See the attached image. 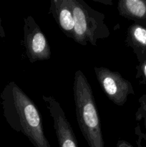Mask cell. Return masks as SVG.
Returning a JSON list of instances; mask_svg holds the SVG:
<instances>
[{
  "label": "cell",
  "mask_w": 146,
  "mask_h": 147,
  "mask_svg": "<svg viewBox=\"0 0 146 147\" xmlns=\"http://www.w3.org/2000/svg\"><path fill=\"white\" fill-rule=\"evenodd\" d=\"M73 95L77 123L89 147H104L101 122L92 90L80 70L74 73Z\"/></svg>",
  "instance_id": "obj_2"
},
{
  "label": "cell",
  "mask_w": 146,
  "mask_h": 147,
  "mask_svg": "<svg viewBox=\"0 0 146 147\" xmlns=\"http://www.w3.org/2000/svg\"><path fill=\"white\" fill-rule=\"evenodd\" d=\"M138 102L140 103V107L138 108L137 112L135 113V119L138 121H141L142 119L144 120L145 133H142L140 125H137V128L138 129L139 133H140V136H142L143 139L146 140V94L143 95L139 98Z\"/></svg>",
  "instance_id": "obj_10"
},
{
  "label": "cell",
  "mask_w": 146,
  "mask_h": 147,
  "mask_svg": "<svg viewBox=\"0 0 146 147\" xmlns=\"http://www.w3.org/2000/svg\"><path fill=\"white\" fill-rule=\"evenodd\" d=\"M71 4L74 20V42L83 46L88 42L97 46L99 40L110 36L102 13L94 10L83 0H71Z\"/></svg>",
  "instance_id": "obj_3"
},
{
  "label": "cell",
  "mask_w": 146,
  "mask_h": 147,
  "mask_svg": "<svg viewBox=\"0 0 146 147\" xmlns=\"http://www.w3.org/2000/svg\"><path fill=\"white\" fill-rule=\"evenodd\" d=\"M0 37H6L5 32H4V28H3L2 25H1V17H0Z\"/></svg>",
  "instance_id": "obj_13"
},
{
  "label": "cell",
  "mask_w": 146,
  "mask_h": 147,
  "mask_svg": "<svg viewBox=\"0 0 146 147\" xmlns=\"http://www.w3.org/2000/svg\"><path fill=\"white\" fill-rule=\"evenodd\" d=\"M117 147H133L130 144L127 142L126 141L120 140L117 142Z\"/></svg>",
  "instance_id": "obj_12"
},
{
  "label": "cell",
  "mask_w": 146,
  "mask_h": 147,
  "mask_svg": "<svg viewBox=\"0 0 146 147\" xmlns=\"http://www.w3.org/2000/svg\"><path fill=\"white\" fill-rule=\"evenodd\" d=\"M94 1H97V2H100V3H103L104 4H109V5H113V1L111 0H108V1H102V0H94Z\"/></svg>",
  "instance_id": "obj_14"
},
{
  "label": "cell",
  "mask_w": 146,
  "mask_h": 147,
  "mask_svg": "<svg viewBox=\"0 0 146 147\" xmlns=\"http://www.w3.org/2000/svg\"><path fill=\"white\" fill-rule=\"evenodd\" d=\"M24 44L27 58L31 63L49 60L51 50L45 35L31 16L24 19Z\"/></svg>",
  "instance_id": "obj_5"
},
{
  "label": "cell",
  "mask_w": 146,
  "mask_h": 147,
  "mask_svg": "<svg viewBox=\"0 0 146 147\" xmlns=\"http://www.w3.org/2000/svg\"><path fill=\"white\" fill-rule=\"evenodd\" d=\"M126 45L133 49L137 60L146 53V26L131 24L127 28L125 40Z\"/></svg>",
  "instance_id": "obj_9"
},
{
  "label": "cell",
  "mask_w": 146,
  "mask_h": 147,
  "mask_svg": "<svg viewBox=\"0 0 146 147\" xmlns=\"http://www.w3.org/2000/svg\"><path fill=\"white\" fill-rule=\"evenodd\" d=\"M42 99L53 119L60 147H79L74 131L59 102L52 96H42Z\"/></svg>",
  "instance_id": "obj_6"
},
{
  "label": "cell",
  "mask_w": 146,
  "mask_h": 147,
  "mask_svg": "<svg viewBox=\"0 0 146 147\" xmlns=\"http://www.w3.org/2000/svg\"><path fill=\"white\" fill-rule=\"evenodd\" d=\"M117 10L121 17L146 26V0H120Z\"/></svg>",
  "instance_id": "obj_8"
},
{
  "label": "cell",
  "mask_w": 146,
  "mask_h": 147,
  "mask_svg": "<svg viewBox=\"0 0 146 147\" xmlns=\"http://www.w3.org/2000/svg\"><path fill=\"white\" fill-rule=\"evenodd\" d=\"M1 100L3 115L11 129L24 134L35 147H52L44 134L38 109L14 81L4 87Z\"/></svg>",
  "instance_id": "obj_1"
},
{
  "label": "cell",
  "mask_w": 146,
  "mask_h": 147,
  "mask_svg": "<svg viewBox=\"0 0 146 147\" xmlns=\"http://www.w3.org/2000/svg\"><path fill=\"white\" fill-rule=\"evenodd\" d=\"M50 11L64 34L73 40L74 20L71 0H51Z\"/></svg>",
  "instance_id": "obj_7"
},
{
  "label": "cell",
  "mask_w": 146,
  "mask_h": 147,
  "mask_svg": "<svg viewBox=\"0 0 146 147\" xmlns=\"http://www.w3.org/2000/svg\"><path fill=\"white\" fill-rule=\"evenodd\" d=\"M96 78L107 97L117 106H123L129 95H135L133 85L120 73L103 67H94Z\"/></svg>",
  "instance_id": "obj_4"
},
{
  "label": "cell",
  "mask_w": 146,
  "mask_h": 147,
  "mask_svg": "<svg viewBox=\"0 0 146 147\" xmlns=\"http://www.w3.org/2000/svg\"><path fill=\"white\" fill-rule=\"evenodd\" d=\"M137 60L138 65L136 66L135 78L139 80L140 84L146 86V53Z\"/></svg>",
  "instance_id": "obj_11"
}]
</instances>
